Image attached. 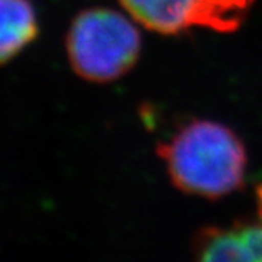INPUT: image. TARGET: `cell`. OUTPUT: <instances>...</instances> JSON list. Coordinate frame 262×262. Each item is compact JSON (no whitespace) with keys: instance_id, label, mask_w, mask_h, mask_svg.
I'll return each instance as SVG.
<instances>
[{"instance_id":"obj_3","label":"cell","mask_w":262,"mask_h":262,"mask_svg":"<svg viewBox=\"0 0 262 262\" xmlns=\"http://www.w3.org/2000/svg\"><path fill=\"white\" fill-rule=\"evenodd\" d=\"M137 24L160 34L191 28L237 29L255 0H118Z\"/></svg>"},{"instance_id":"obj_5","label":"cell","mask_w":262,"mask_h":262,"mask_svg":"<svg viewBox=\"0 0 262 262\" xmlns=\"http://www.w3.org/2000/svg\"><path fill=\"white\" fill-rule=\"evenodd\" d=\"M0 60L6 64L38 34L37 16L29 0H2Z\"/></svg>"},{"instance_id":"obj_4","label":"cell","mask_w":262,"mask_h":262,"mask_svg":"<svg viewBox=\"0 0 262 262\" xmlns=\"http://www.w3.org/2000/svg\"><path fill=\"white\" fill-rule=\"evenodd\" d=\"M200 261L262 262V220L230 227H206L194 241Z\"/></svg>"},{"instance_id":"obj_1","label":"cell","mask_w":262,"mask_h":262,"mask_svg":"<svg viewBox=\"0 0 262 262\" xmlns=\"http://www.w3.org/2000/svg\"><path fill=\"white\" fill-rule=\"evenodd\" d=\"M173 185L204 198H222L244 185L246 151L230 128L215 121L187 124L158 146Z\"/></svg>"},{"instance_id":"obj_2","label":"cell","mask_w":262,"mask_h":262,"mask_svg":"<svg viewBox=\"0 0 262 262\" xmlns=\"http://www.w3.org/2000/svg\"><path fill=\"white\" fill-rule=\"evenodd\" d=\"M141 37L134 22L113 9L80 12L72 22L66 50L80 77L106 83L124 76L137 61Z\"/></svg>"}]
</instances>
